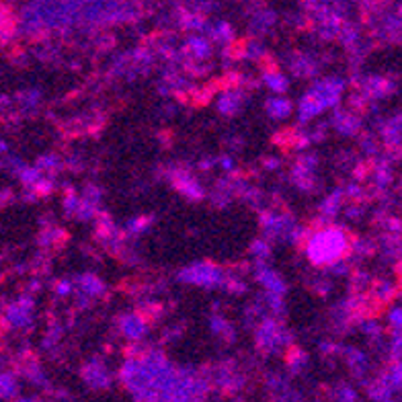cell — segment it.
<instances>
[{
  "label": "cell",
  "mask_w": 402,
  "mask_h": 402,
  "mask_svg": "<svg viewBox=\"0 0 402 402\" xmlns=\"http://www.w3.org/2000/svg\"><path fill=\"white\" fill-rule=\"evenodd\" d=\"M343 238L337 232H327L316 237V240L312 242V257L316 260H329L332 257H337L343 251Z\"/></svg>",
  "instance_id": "cell-1"
}]
</instances>
